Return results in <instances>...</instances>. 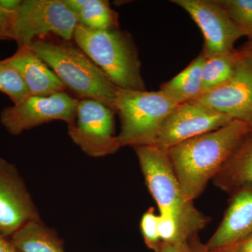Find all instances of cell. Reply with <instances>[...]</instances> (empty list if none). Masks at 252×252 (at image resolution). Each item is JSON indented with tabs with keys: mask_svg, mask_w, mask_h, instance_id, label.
Wrapping results in <instances>:
<instances>
[{
	"mask_svg": "<svg viewBox=\"0 0 252 252\" xmlns=\"http://www.w3.org/2000/svg\"><path fill=\"white\" fill-rule=\"evenodd\" d=\"M252 130L248 122L233 119L217 130L167 151L174 172L189 200L193 201L201 195Z\"/></svg>",
	"mask_w": 252,
	"mask_h": 252,
	"instance_id": "cell-1",
	"label": "cell"
},
{
	"mask_svg": "<svg viewBox=\"0 0 252 252\" xmlns=\"http://www.w3.org/2000/svg\"><path fill=\"white\" fill-rule=\"evenodd\" d=\"M133 149L147 188L158 207L159 215L173 219L182 240L187 241L203 229L208 218L186 196L167 152L154 145Z\"/></svg>",
	"mask_w": 252,
	"mask_h": 252,
	"instance_id": "cell-2",
	"label": "cell"
},
{
	"mask_svg": "<svg viewBox=\"0 0 252 252\" xmlns=\"http://www.w3.org/2000/svg\"><path fill=\"white\" fill-rule=\"evenodd\" d=\"M29 46L66 88L82 99L98 101L115 111L118 88L79 48L70 41L45 37L36 39Z\"/></svg>",
	"mask_w": 252,
	"mask_h": 252,
	"instance_id": "cell-3",
	"label": "cell"
},
{
	"mask_svg": "<svg viewBox=\"0 0 252 252\" xmlns=\"http://www.w3.org/2000/svg\"><path fill=\"white\" fill-rule=\"evenodd\" d=\"M73 39L118 89L147 91L138 50L130 33L119 28L95 31L78 24Z\"/></svg>",
	"mask_w": 252,
	"mask_h": 252,
	"instance_id": "cell-4",
	"label": "cell"
},
{
	"mask_svg": "<svg viewBox=\"0 0 252 252\" xmlns=\"http://www.w3.org/2000/svg\"><path fill=\"white\" fill-rule=\"evenodd\" d=\"M165 93L118 89L115 112L121 120L120 147L152 145L162 123L179 105Z\"/></svg>",
	"mask_w": 252,
	"mask_h": 252,
	"instance_id": "cell-5",
	"label": "cell"
},
{
	"mask_svg": "<svg viewBox=\"0 0 252 252\" xmlns=\"http://www.w3.org/2000/svg\"><path fill=\"white\" fill-rule=\"evenodd\" d=\"M78 24L64 0H25L13 15L12 39L18 47L51 34L70 41Z\"/></svg>",
	"mask_w": 252,
	"mask_h": 252,
	"instance_id": "cell-6",
	"label": "cell"
},
{
	"mask_svg": "<svg viewBox=\"0 0 252 252\" xmlns=\"http://www.w3.org/2000/svg\"><path fill=\"white\" fill-rule=\"evenodd\" d=\"M115 113L98 101L79 99L76 121L68 126V135L89 157H103L117 153L121 147L114 135Z\"/></svg>",
	"mask_w": 252,
	"mask_h": 252,
	"instance_id": "cell-7",
	"label": "cell"
},
{
	"mask_svg": "<svg viewBox=\"0 0 252 252\" xmlns=\"http://www.w3.org/2000/svg\"><path fill=\"white\" fill-rule=\"evenodd\" d=\"M79 101L64 92L49 96L31 95L22 103L3 109L0 122L12 135L53 121H63L67 126L73 125Z\"/></svg>",
	"mask_w": 252,
	"mask_h": 252,
	"instance_id": "cell-8",
	"label": "cell"
},
{
	"mask_svg": "<svg viewBox=\"0 0 252 252\" xmlns=\"http://www.w3.org/2000/svg\"><path fill=\"white\" fill-rule=\"evenodd\" d=\"M185 10L198 25L204 36L202 54L205 58L235 49L234 44L245 36L218 0H172Z\"/></svg>",
	"mask_w": 252,
	"mask_h": 252,
	"instance_id": "cell-9",
	"label": "cell"
},
{
	"mask_svg": "<svg viewBox=\"0 0 252 252\" xmlns=\"http://www.w3.org/2000/svg\"><path fill=\"white\" fill-rule=\"evenodd\" d=\"M233 119L195 102L180 104L162 123L152 145L167 152L182 142L217 130Z\"/></svg>",
	"mask_w": 252,
	"mask_h": 252,
	"instance_id": "cell-10",
	"label": "cell"
},
{
	"mask_svg": "<svg viewBox=\"0 0 252 252\" xmlns=\"http://www.w3.org/2000/svg\"><path fill=\"white\" fill-rule=\"evenodd\" d=\"M41 220L17 167L0 157V235L9 239L26 223Z\"/></svg>",
	"mask_w": 252,
	"mask_h": 252,
	"instance_id": "cell-11",
	"label": "cell"
},
{
	"mask_svg": "<svg viewBox=\"0 0 252 252\" xmlns=\"http://www.w3.org/2000/svg\"><path fill=\"white\" fill-rule=\"evenodd\" d=\"M190 102L245 120L252 115V62L243 57L232 77L216 89Z\"/></svg>",
	"mask_w": 252,
	"mask_h": 252,
	"instance_id": "cell-12",
	"label": "cell"
},
{
	"mask_svg": "<svg viewBox=\"0 0 252 252\" xmlns=\"http://www.w3.org/2000/svg\"><path fill=\"white\" fill-rule=\"evenodd\" d=\"M223 220L206 247L214 252L228 248L252 234V185L231 194Z\"/></svg>",
	"mask_w": 252,
	"mask_h": 252,
	"instance_id": "cell-13",
	"label": "cell"
},
{
	"mask_svg": "<svg viewBox=\"0 0 252 252\" xmlns=\"http://www.w3.org/2000/svg\"><path fill=\"white\" fill-rule=\"evenodd\" d=\"M2 61L19 74L31 95L49 96L65 91L62 81L30 46L18 47Z\"/></svg>",
	"mask_w": 252,
	"mask_h": 252,
	"instance_id": "cell-14",
	"label": "cell"
},
{
	"mask_svg": "<svg viewBox=\"0 0 252 252\" xmlns=\"http://www.w3.org/2000/svg\"><path fill=\"white\" fill-rule=\"evenodd\" d=\"M212 181L230 195L245 186L252 185V130Z\"/></svg>",
	"mask_w": 252,
	"mask_h": 252,
	"instance_id": "cell-15",
	"label": "cell"
},
{
	"mask_svg": "<svg viewBox=\"0 0 252 252\" xmlns=\"http://www.w3.org/2000/svg\"><path fill=\"white\" fill-rule=\"evenodd\" d=\"M21 252H65L56 230L41 220L26 223L9 238Z\"/></svg>",
	"mask_w": 252,
	"mask_h": 252,
	"instance_id": "cell-16",
	"label": "cell"
},
{
	"mask_svg": "<svg viewBox=\"0 0 252 252\" xmlns=\"http://www.w3.org/2000/svg\"><path fill=\"white\" fill-rule=\"evenodd\" d=\"M205 59L201 53L184 70L163 83L160 91L180 104L198 98L202 94V69Z\"/></svg>",
	"mask_w": 252,
	"mask_h": 252,
	"instance_id": "cell-17",
	"label": "cell"
},
{
	"mask_svg": "<svg viewBox=\"0 0 252 252\" xmlns=\"http://www.w3.org/2000/svg\"><path fill=\"white\" fill-rule=\"evenodd\" d=\"M240 49L206 58L202 69V94L216 89L233 75L239 62L243 59Z\"/></svg>",
	"mask_w": 252,
	"mask_h": 252,
	"instance_id": "cell-18",
	"label": "cell"
},
{
	"mask_svg": "<svg viewBox=\"0 0 252 252\" xmlns=\"http://www.w3.org/2000/svg\"><path fill=\"white\" fill-rule=\"evenodd\" d=\"M76 15L79 24L90 29L104 31L119 28V16L105 0H86Z\"/></svg>",
	"mask_w": 252,
	"mask_h": 252,
	"instance_id": "cell-19",
	"label": "cell"
},
{
	"mask_svg": "<svg viewBox=\"0 0 252 252\" xmlns=\"http://www.w3.org/2000/svg\"><path fill=\"white\" fill-rule=\"evenodd\" d=\"M0 92L6 94L14 104L22 103L31 96L19 74L2 60L0 61Z\"/></svg>",
	"mask_w": 252,
	"mask_h": 252,
	"instance_id": "cell-20",
	"label": "cell"
},
{
	"mask_svg": "<svg viewBox=\"0 0 252 252\" xmlns=\"http://www.w3.org/2000/svg\"><path fill=\"white\" fill-rule=\"evenodd\" d=\"M231 19L252 39V0H218Z\"/></svg>",
	"mask_w": 252,
	"mask_h": 252,
	"instance_id": "cell-21",
	"label": "cell"
},
{
	"mask_svg": "<svg viewBox=\"0 0 252 252\" xmlns=\"http://www.w3.org/2000/svg\"><path fill=\"white\" fill-rule=\"evenodd\" d=\"M158 226V215L155 213L153 207H151L142 215L140 228L146 245L156 252H158L162 243L159 238Z\"/></svg>",
	"mask_w": 252,
	"mask_h": 252,
	"instance_id": "cell-22",
	"label": "cell"
},
{
	"mask_svg": "<svg viewBox=\"0 0 252 252\" xmlns=\"http://www.w3.org/2000/svg\"><path fill=\"white\" fill-rule=\"evenodd\" d=\"M159 238L162 243H178L185 242L181 237L178 225L170 217L158 215Z\"/></svg>",
	"mask_w": 252,
	"mask_h": 252,
	"instance_id": "cell-23",
	"label": "cell"
},
{
	"mask_svg": "<svg viewBox=\"0 0 252 252\" xmlns=\"http://www.w3.org/2000/svg\"><path fill=\"white\" fill-rule=\"evenodd\" d=\"M14 14L4 11L0 6V40L12 39V21Z\"/></svg>",
	"mask_w": 252,
	"mask_h": 252,
	"instance_id": "cell-24",
	"label": "cell"
},
{
	"mask_svg": "<svg viewBox=\"0 0 252 252\" xmlns=\"http://www.w3.org/2000/svg\"><path fill=\"white\" fill-rule=\"evenodd\" d=\"M189 240L178 243H161L157 252H189Z\"/></svg>",
	"mask_w": 252,
	"mask_h": 252,
	"instance_id": "cell-25",
	"label": "cell"
},
{
	"mask_svg": "<svg viewBox=\"0 0 252 252\" xmlns=\"http://www.w3.org/2000/svg\"><path fill=\"white\" fill-rule=\"evenodd\" d=\"M221 250L228 252H252V234L242 241Z\"/></svg>",
	"mask_w": 252,
	"mask_h": 252,
	"instance_id": "cell-26",
	"label": "cell"
},
{
	"mask_svg": "<svg viewBox=\"0 0 252 252\" xmlns=\"http://www.w3.org/2000/svg\"><path fill=\"white\" fill-rule=\"evenodd\" d=\"M189 252H210L207 250L206 245H203L199 240L196 235H193L189 239Z\"/></svg>",
	"mask_w": 252,
	"mask_h": 252,
	"instance_id": "cell-27",
	"label": "cell"
},
{
	"mask_svg": "<svg viewBox=\"0 0 252 252\" xmlns=\"http://www.w3.org/2000/svg\"><path fill=\"white\" fill-rule=\"evenodd\" d=\"M21 2V0H0V6L4 11L14 14L19 8Z\"/></svg>",
	"mask_w": 252,
	"mask_h": 252,
	"instance_id": "cell-28",
	"label": "cell"
},
{
	"mask_svg": "<svg viewBox=\"0 0 252 252\" xmlns=\"http://www.w3.org/2000/svg\"><path fill=\"white\" fill-rule=\"evenodd\" d=\"M0 252H21L15 248L14 245L10 242L9 239L4 238L0 235Z\"/></svg>",
	"mask_w": 252,
	"mask_h": 252,
	"instance_id": "cell-29",
	"label": "cell"
},
{
	"mask_svg": "<svg viewBox=\"0 0 252 252\" xmlns=\"http://www.w3.org/2000/svg\"><path fill=\"white\" fill-rule=\"evenodd\" d=\"M244 57L246 58L252 62V39L248 40V42L240 49Z\"/></svg>",
	"mask_w": 252,
	"mask_h": 252,
	"instance_id": "cell-30",
	"label": "cell"
},
{
	"mask_svg": "<svg viewBox=\"0 0 252 252\" xmlns=\"http://www.w3.org/2000/svg\"><path fill=\"white\" fill-rule=\"evenodd\" d=\"M244 121H245V122H248V124H250V127H251L252 130V115L250 116V117H248V119H246Z\"/></svg>",
	"mask_w": 252,
	"mask_h": 252,
	"instance_id": "cell-31",
	"label": "cell"
},
{
	"mask_svg": "<svg viewBox=\"0 0 252 252\" xmlns=\"http://www.w3.org/2000/svg\"><path fill=\"white\" fill-rule=\"evenodd\" d=\"M214 252H228L225 251V250H219V251Z\"/></svg>",
	"mask_w": 252,
	"mask_h": 252,
	"instance_id": "cell-32",
	"label": "cell"
}]
</instances>
